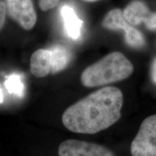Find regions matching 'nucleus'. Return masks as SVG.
<instances>
[{
    "mask_svg": "<svg viewBox=\"0 0 156 156\" xmlns=\"http://www.w3.org/2000/svg\"><path fill=\"white\" fill-rule=\"evenodd\" d=\"M103 26L110 30L122 29L124 30L126 42L132 47L140 48L145 44V39L142 34L129 25L120 9H115L109 12L103 20Z\"/></svg>",
    "mask_w": 156,
    "mask_h": 156,
    "instance_id": "nucleus-4",
    "label": "nucleus"
},
{
    "mask_svg": "<svg viewBox=\"0 0 156 156\" xmlns=\"http://www.w3.org/2000/svg\"><path fill=\"white\" fill-rule=\"evenodd\" d=\"M52 56V67L51 73H57L65 69L71 60V54L64 46L56 45L50 48Z\"/></svg>",
    "mask_w": 156,
    "mask_h": 156,
    "instance_id": "nucleus-10",
    "label": "nucleus"
},
{
    "mask_svg": "<svg viewBox=\"0 0 156 156\" xmlns=\"http://www.w3.org/2000/svg\"><path fill=\"white\" fill-rule=\"evenodd\" d=\"M145 24L149 30H156V13H151L145 21Z\"/></svg>",
    "mask_w": 156,
    "mask_h": 156,
    "instance_id": "nucleus-13",
    "label": "nucleus"
},
{
    "mask_svg": "<svg viewBox=\"0 0 156 156\" xmlns=\"http://www.w3.org/2000/svg\"><path fill=\"white\" fill-rule=\"evenodd\" d=\"M5 87L9 93L21 97L24 91V85L20 76L16 74L12 75L7 77L5 83Z\"/></svg>",
    "mask_w": 156,
    "mask_h": 156,
    "instance_id": "nucleus-11",
    "label": "nucleus"
},
{
    "mask_svg": "<svg viewBox=\"0 0 156 156\" xmlns=\"http://www.w3.org/2000/svg\"><path fill=\"white\" fill-rule=\"evenodd\" d=\"M151 77L153 81L156 84V58L152 64L151 67Z\"/></svg>",
    "mask_w": 156,
    "mask_h": 156,
    "instance_id": "nucleus-15",
    "label": "nucleus"
},
{
    "mask_svg": "<svg viewBox=\"0 0 156 156\" xmlns=\"http://www.w3.org/2000/svg\"><path fill=\"white\" fill-rule=\"evenodd\" d=\"M58 2L59 0H40L39 5L42 10L47 11L57 5Z\"/></svg>",
    "mask_w": 156,
    "mask_h": 156,
    "instance_id": "nucleus-12",
    "label": "nucleus"
},
{
    "mask_svg": "<svg viewBox=\"0 0 156 156\" xmlns=\"http://www.w3.org/2000/svg\"><path fill=\"white\" fill-rule=\"evenodd\" d=\"M133 71V65L124 54L112 52L84 70L81 82L87 87L103 86L125 80Z\"/></svg>",
    "mask_w": 156,
    "mask_h": 156,
    "instance_id": "nucleus-2",
    "label": "nucleus"
},
{
    "mask_svg": "<svg viewBox=\"0 0 156 156\" xmlns=\"http://www.w3.org/2000/svg\"><path fill=\"white\" fill-rule=\"evenodd\" d=\"M6 14V6L5 4L0 1V29L2 28L5 23Z\"/></svg>",
    "mask_w": 156,
    "mask_h": 156,
    "instance_id": "nucleus-14",
    "label": "nucleus"
},
{
    "mask_svg": "<svg viewBox=\"0 0 156 156\" xmlns=\"http://www.w3.org/2000/svg\"><path fill=\"white\" fill-rule=\"evenodd\" d=\"M123 102L119 89L103 87L68 107L62 115V123L75 133H98L119 120Z\"/></svg>",
    "mask_w": 156,
    "mask_h": 156,
    "instance_id": "nucleus-1",
    "label": "nucleus"
},
{
    "mask_svg": "<svg viewBox=\"0 0 156 156\" xmlns=\"http://www.w3.org/2000/svg\"><path fill=\"white\" fill-rule=\"evenodd\" d=\"M130 151L132 156H156V114L142 122Z\"/></svg>",
    "mask_w": 156,
    "mask_h": 156,
    "instance_id": "nucleus-3",
    "label": "nucleus"
},
{
    "mask_svg": "<svg viewBox=\"0 0 156 156\" xmlns=\"http://www.w3.org/2000/svg\"><path fill=\"white\" fill-rule=\"evenodd\" d=\"M151 14L147 7L142 2L134 1L124 9L123 15L124 18L131 25H137L145 23Z\"/></svg>",
    "mask_w": 156,
    "mask_h": 156,
    "instance_id": "nucleus-9",
    "label": "nucleus"
},
{
    "mask_svg": "<svg viewBox=\"0 0 156 156\" xmlns=\"http://www.w3.org/2000/svg\"><path fill=\"white\" fill-rule=\"evenodd\" d=\"M61 15L67 34L73 39L79 38L83 23L77 17L74 8L69 5H64L61 9Z\"/></svg>",
    "mask_w": 156,
    "mask_h": 156,
    "instance_id": "nucleus-8",
    "label": "nucleus"
},
{
    "mask_svg": "<svg viewBox=\"0 0 156 156\" xmlns=\"http://www.w3.org/2000/svg\"><path fill=\"white\" fill-rule=\"evenodd\" d=\"M52 56L49 48L38 49L30 57V73L37 77H44L51 72Z\"/></svg>",
    "mask_w": 156,
    "mask_h": 156,
    "instance_id": "nucleus-7",
    "label": "nucleus"
},
{
    "mask_svg": "<svg viewBox=\"0 0 156 156\" xmlns=\"http://www.w3.org/2000/svg\"><path fill=\"white\" fill-rule=\"evenodd\" d=\"M58 156H115L112 151L98 144L77 140H67L60 144Z\"/></svg>",
    "mask_w": 156,
    "mask_h": 156,
    "instance_id": "nucleus-5",
    "label": "nucleus"
},
{
    "mask_svg": "<svg viewBox=\"0 0 156 156\" xmlns=\"http://www.w3.org/2000/svg\"><path fill=\"white\" fill-rule=\"evenodd\" d=\"M3 101V93H2V90L1 87H0V103H2Z\"/></svg>",
    "mask_w": 156,
    "mask_h": 156,
    "instance_id": "nucleus-16",
    "label": "nucleus"
},
{
    "mask_svg": "<svg viewBox=\"0 0 156 156\" xmlns=\"http://www.w3.org/2000/svg\"><path fill=\"white\" fill-rule=\"evenodd\" d=\"M85 1H87V2H95V1H97V0H85Z\"/></svg>",
    "mask_w": 156,
    "mask_h": 156,
    "instance_id": "nucleus-17",
    "label": "nucleus"
},
{
    "mask_svg": "<svg viewBox=\"0 0 156 156\" xmlns=\"http://www.w3.org/2000/svg\"><path fill=\"white\" fill-rule=\"evenodd\" d=\"M9 14L25 30L34 27L36 14L31 0H7Z\"/></svg>",
    "mask_w": 156,
    "mask_h": 156,
    "instance_id": "nucleus-6",
    "label": "nucleus"
}]
</instances>
